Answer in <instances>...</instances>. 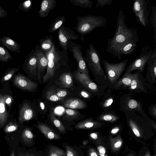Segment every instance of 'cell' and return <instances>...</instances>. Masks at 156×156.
<instances>
[{
    "mask_svg": "<svg viewBox=\"0 0 156 156\" xmlns=\"http://www.w3.org/2000/svg\"><path fill=\"white\" fill-rule=\"evenodd\" d=\"M45 52L48 63L46 73L43 78L42 83L54 76L55 71L60 66L61 61L67 57L66 51H60L54 43L50 51Z\"/></svg>",
    "mask_w": 156,
    "mask_h": 156,
    "instance_id": "obj_4",
    "label": "cell"
},
{
    "mask_svg": "<svg viewBox=\"0 0 156 156\" xmlns=\"http://www.w3.org/2000/svg\"><path fill=\"white\" fill-rule=\"evenodd\" d=\"M65 113L67 117L71 119L75 118L78 115L79 113L76 110L71 109H67L66 110Z\"/></svg>",
    "mask_w": 156,
    "mask_h": 156,
    "instance_id": "obj_44",
    "label": "cell"
},
{
    "mask_svg": "<svg viewBox=\"0 0 156 156\" xmlns=\"http://www.w3.org/2000/svg\"><path fill=\"white\" fill-rule=\"evenodd\" d=\"M7 11L0 5V19L5 18L7 16Z\"/></svg>",
    "mask_w": 156,
    "mask_h": 156,
    "instance_id": "obj_50",
    "label": "cell"
},
{
    "mask_svg": "<svg viewBox=\"0 0 156 156\" xmlns=\"http://www.w3.org/2000/svg\"><path fill=\"white\" fill-rule=\"evenodd\" d=\"M67 49L72 52L73 58L76 59L77 62L78 66L77 71L80 73L89 74V70L83 59L81 47L69 40L67 43Z\"/></svg>",
    "mask_w": 156,
    "mask_h": 156,
    "instance_id": "obj_10",
    "label": "cell"
},
{
    "mask_svg": "<svg viewBox=\"0 0 156 156\" xmlns=\"http://www.w3.org/2000/svg\"><path fill=\"white\" fill-rule=\"evenodd\" d=\"M67 94V91L63 90H59L56 93L58 97L62 98L65 97Z\"/></svg>",
    "mask_w": 156,
    "mask_h": 156,
    "instance_id": "obj_52",
    "label": "cell"
},
{
    "mask_svg": "<svg viewBox=\"0 0 156 156\" xmlns=\"http://www.w3.org/2000/svg\"><path fill=\"white\" fill-rule=\"evenodd\" d=\"M153 156H156V155H154Z\"/></svg>",
    "mask_w": 156,
    "mask_h": 156,
    "instance_id": "obj_58",
    "label": "cell"
},
{
    "mask_svg": "<svg viewBox=\"0 0 156 156\" xmlns=\"http://www.w3.org/2000/svg\"><path fill=\"white\" fill-rule=\"evenodd\" d=\"M144 156H151L150 152L149 151H147L146 152Z\"/></svg>",
    "mask_w": 156,
    "mask_h": 156,
    "instance_id": "obj_56",
    "label": "cell"
},
{
    "mask_svg": "<svg viewBox=\"0 0 156 156\" xmlns=\"http://www.w3.org/2000/svg\"><path fill=\"white\" fill-rule=\"evenodd\" d=\"M126 156H134V154H129Z\"/></svg>",
    "mask_w": 156,
    "mask_h": 156,
    "instance_id": "obj_57",
    "label": "cell"
},
{
    "mask_svg": "<svg viewBox=\"0 0 156 156\" xmlns=\"http://www.w3.org/2000/svg\"><path fill=\"white\" fill-rule=\"evenodd\" d=\"M9 117L5 102V95L0 92V127L6 123Z\"/></svg>",
    "mask_w": 156,
    "mask_h": 156,
    "instance_id": "obj_25",
    "label": "cell"
},
{
    "mask_svg": "<svg viewBox=\"0 0 156 156\" xmlns=\"http://www.w3.org/2000/svg\"><path fill=\"white\" fill-rule=\"evenodd\" d=\"M59 79L61 84L65 87L69 88L73 85V77L69 73L62 74L59 77Z\"/></svg>",
    "mask_w": 156,
    "mask_h": 156,
    "instance_id": "obj_32",
    "label": "cell"
},
{
    "mask_svg": "<svg viewBox=\"0 0 156 156\" xmlns=\"http://www.w3.org/2000/svg\"><path fill=\"white\" fill-rule=\"evenodd\" d=\"M146 80L150 84H154L156 81V54L148 63Z\"/></svg>",
    "mask_w": 156,
    "mask_h": 156,
    "instance_id": "obj_18",
    "label": "cell"
},
{
    "mask_svg": "<svg viewBox=\"0 0 156 156\" xmlns=\"http://www.w3.org/2000/svg\"><path fill=\"white\" fill-rule=\"evenodd\" d=\"M132 9L137 22L142 26L147 27L148 25L149 21L146 0H134Z\"/></svg>",
    "mask_w": 156,
    "mask_h": 156,
    "instance_id": "obj_9",
    "label": "cell"
},
{
    "mask_svg": "<svg viewBox=\"0 0 156 156\" xmlns=\"http://www.w3.org/2000/svg\"><path fill=\"white\" fill-rule=\"evenodd\" d=\"M66 153L67 156H84V152L81 146H71L66 142L62 144Z\"/></svg>",
    "mask_w": 156,
    "mask_h": 156,
    "instance_id": "obj_24",
    "label": "cell"
},
{
    "mask_svg": "<svg viewBox=\"0 0 156 156\" xmlns=\"http://www.w3.org/2000/svg\"><path fill=\"white\" fill-rule=\"evenodd\" d=\"M111 89L109 88L104 93L103 99L99 103L100 107L104 110L111 109L114 102L115 101V94H113Z\"/></svg>",
    "mask_w": 156,
    "mask_h": 156,
    "instance_id": "obj_23",
    "label": "cell"
},
{
    "mask_svg": "<svg viewBox=\"0 0 156 156\" xmlns=\"http://www.w3.org/2000/svg\"><path fill=\"white\" fill-rule=\"evenodd\" d=\"M13 83L15 87L23 90L32 91L37 87L36 83L20 73L14 76Z\"/></svg>",
    "mask_w": 156,
    "mask_h": 156,
    "instance_id": "obj_13",
    "label": "cell"
},
{
    "mask_svg": "<svg viewBox=\"0 0 156 156\" xmlns=\"http://www.w3.org/2000/svg\"><path fill=\"white\" fill-rule=\"evenodd\" d=\"M120 119L119 116L112 112H105L96 119V120L102 122L113 123L116 122Z\"/></svg>",
    "mask_w": 156,
    "mask_h": 156,
    "instance_id": "obj_28",
    "label": "cell"
},
{
    "mask_svg": "<svg viewBox=\"0 0 156 156\" xmlns=\"http://www.w3.org/2000/svg\"><path fill=\"white\" fill-rule=\"evenodd\" d=\"M32 7V2L31 0L25 1L20 3L18 8L23 12H28Z\"/></svg>",
    "mask_w": 156,
    "mask_h": 156,
    "instance_id": "obj_40",
    "label": "cell"
},
{
    "mask_svg": "<svg viewBox=\"0 0 156 156\" xmlns=\"http://www.w3.org/2000/svg\"><path fill=\"white\" fill-rule=\"evenodd\" d=\"M36 136L30 128H26L23 131L22 137L24 143L30 146H33L35 144L34 139Z\"/></svg>",
    "mask_w": 156,
    "mask_h": 156,
    "instance_id": "obj_29",
    "label": "cell"
},
{
    "mask_svg": "<svg viewBox=\"0 0 156 156\" xmlns=\"http://www.w3.org/2000/svg\"><path fill=\"white\" fill-rule=\"evenodd\" d=\"M113 0H97V3L95 7L96 8L98 7H103L109 5L112 3Z\"/></svg>",
    "mask_w": 156,
    "mask_h": 156,
    "instance_id": "obj_46",
    "label": "cell"
},
{
    "mask_svg": "<svg viewBox=\"0 0 156 156\" xmlns=\"http://www.w3.org/2000/svg\"><path fill=\"white\" fill-rule=\"evenodd\" d=\"M47 99L52 101H58L63 99V98L58 97L56 93L51 91H48L46 93Z\"/></svg>",
    "mask_w": 156,
    "mask_h": 156,
    "instance_id": "obj_41",
    "label": "cell"
},
{
    "mask_svg": "<svg viewBox=\"0 0 156 156\" xmlns=\"http://www.w3.org/2000/svg\"><path fill=\"white\" fill-rule=\"evenodd\" d=\"M36 127L48 140H58L62 139L58 133L44 123H38Z\"/></svg>",
    "mask_w": 156,
    "mask_h": 156,
    "instance_id": "obj_17",
    "label": "cell"
},
{
    "mask_svg": "<svg viewBox=\"0 0 156 156\" xmlns=\"http://www.w3.org/2000/svg\"><path fill=\"white\" fill-rule=\"evenodd\" d=\"M0 44L11 52L20 53V44L9 36H3L0 38Z\"/></svg>",
    "mask_w": 156,
    "mask_h": 156,
    "instance_id": "obj_20",
    "label": "cell"
},
{
    "mask_svg": "<svg viewBox=\"0 0 156 156\" xmlns=\"http://www.w3.org/2000/svg\"><path fill=\"white\" fill-rule=\"evenodd\" d=\"M150 114L155 119H156V104L151 105L148 107Z\"/></svg>",
    "mask_w": 156,
    "mask_h": 156,
    "instance_id": "obj_47",
    "label": "cell"
},
{
    "mask_svg": "<svg viewBox=\"0 0 156 156\" xmlns=\"http://www.w3.org/2000/svg\"><path fill=\"white\" fill-rule=\"evenodd\" d=\"M34 115L33 109L28 104H23L19 109L18 120L21 123L32 119Z\"/></svg>",
    "mask_w": 156,
    "mask_h": 156,
    "instance_id": "obj_19",
    "label": "cell"
},
{
    "mask_svg": "<svg viewBox=\"0 0 156 156\" xmlns=\"http://www.w3.org/2000/svg\"><path fill=\"white\" fill-rule=\"evenodd\" d=\"M10 156H15L14 151L12 153ZM22 156H45L42 151L34 150L25 153Z\"/></svg>",
    "mask_w": 156,
    "mask_h": 156,
    "instance_id": "obj_42",
    "label": "cell"
},
{
    "mask_svg": "<svg viewBox=\"0 0 156 156\" xmlns=\"http://www.w3.org/2000/svg\"><path fill=\"white\" fill-rule=\"evenodd\" d=\"M89 142L87 140H85L83 139L82 143V145L81 146L82 148V149H85L86 145L89 143Z\"/></svg>",
    "mask_w": 156,
    "mask_h": 156,
    "instance_id": "obj_55",
    "label": "cell"
},
{
    "mask_svg": "<svg viewBox=\"0 0 156 156\" xmlns=\"http://www.w3.org/2000/svg\"><path fill=\"white\" fill-rule=\"evenodd\" d=\"M105 124L103 122L89 118L78 122L75 125L74 128L77 130H92L101 127Z\"/></svg>",
    "mask_w": 156,
    "mask_h": 156,
    "instance_id": "obj_16",
    "label": "cell"
},
{
    "mask_svg": "<svg viewBox=\"0 0 156 156\" xmlns=\"http://www.w3.org/2000/svg\"><path fill=\"white\" fill-rule=\"evenodd\" d=\"M53 37L51 36H46L41 39L39 42L40 47L42 50L45 52H48L52 47L54 44Z\"/></svg>",
    "mask_w": 156,
    "mask_h": 156,
    "instance_id": "obj_30",
    "label": "cell"
},
{
    "mask_svg": "<svg viewBox=\"0 0 156 156\" xmlns=\"http://www.w3.org/2000/svg\"><path fill=\"white\" fill-rule=\"evenodd\" d=\"M125 16L120 10L117 18L116 28L114 35L109 38L107 44L106 51L119 59L122 58L120 51L127 44L136 43L139 41L137 29L128 28L125 23Z\"/></svg>",
    "mask_w": 156,
    "mask_h": 156,
    "instance_id": "obj_1",
    "label": "cell"
},
{
    "mask_svg": "<svg viewBox=\"0 0 156 156\" xmlns=\"http://www.w3.org/2000/svg\"><path fill=\"white\" fill-rule=\"evenodd\" d=\"M69 1L73 5L83 8H91L93 5L92 2L90 0H70Z\"/></svg>",
    "mask_w": 156,
    "mask_h": 156,
    "instance_id": "obj_38",
    "label": "cell"
},
{
    "mask_svg": "<svg viewBox=\"0 0 156 156\" xmlns=\"http://www.w3.org/2000/svg\"><path fill=\"white\" fill-rule=\"evenodd\" d=\"M98 152L99 156H108L105 154L106 150L103 146H97Z\"/></svg>",
    "mask_w": 156,
    "mask_h": 156,
    "instance_id": "obj_49",
    "label": "cell"
},
{
    "mask_svg": "<svg viewBox=\"0 0 156 156\" xmlns=\"http://www.w3.org/2000/svg\"><path fill=\"white\" fill-rule=\"evenodd\" d=\"M18 70L19 68H9V67L1 78L0 82H3L10 79L13 75L18 71Z\"/></svg>",
    "mask_w": 156,
    "mask_h": 156,
    "instance_id": "obj_37",
    "label": "cell"
},
{
    "mask_svg": "<svg viewBox=\"0 0 156 156\" xmlns=\"http://www.w3.org/2000/svg\"><path fill=\"white\" fill-rule=\"evenodd\" d=\"M141 51L140 55L127 66L124 73H130L133 70H137L142 73L148 62L156 54L155 51L145 47Z\"/></svg>",
    "mask_w": 156,
    "mask_h": 156,
    "instance_id": "obj_7",
    "label": "cell"
},
{
    "mask_svg": "<svg viewBox=\"0 0 156 156\" xmlns=\"http://www.w3.org/2000/svg\"><path fill=\"white\" fill-rule=\"evenodd\" d=\"M151 12L150 21L154 30V38L156 41V6L153 5L151 7Z\"/></svg>",
    "mask_w": 156,
    "mask_h": 156,
    "instance_id": "obj_39",
    "label": "cell"
},
{
    "mask_svg": "<svg viewBox=\"0 0 156 156\" xmlns=\"http://www.w3.org/2000/svg\"><path fill=\"white\" fill-rule=\"evenodd\" d=\"M12 58L9 52L3 46L0 45V62L11 61Z\"/></svg>",
    "mask_w": 156,
    "mask_h": 156,
    "instance_id": "obj_36",
    "label": "cell"
},
{
    "mask_svg": "<svg viewBox=\"0 0 156 156\" xmlns=\"http://www.w3.org/2000/svg\"><path fill=\"white\" fill-rule=\"evenodd\" d=\"M133 73H124L123 76L119 79L111 89L115 90L127 89L131 85Z\"/></svg>",
    "mask_w": 156,
    "mask_h": 156,
    "instance_id": "obj_21",
    "label": "cell"
},
{
    "mask_svg": "<svg viewBox=\"0 0 156 156\" xmlns=\"http://www.w3.org/2000/svg\"><path fill=\"white\" fill-rule=\"evenodd\" d=\"M75 75L76 79L89 91L98 96L103 95L107 88L94 83L90 79L89 74L77 70Z\"/></svg>",
    "mask_w": 156,
    "mask_h": 156,
    "instance_id": "obj_8",
    "label": "cell"
},
{
    "mask_svg": "<svg viewBox=\"0 0 156 156\" xmlns=\"http://www.w3.org/2000/svg\"><path fill=\"white\" fill-rule=\"evenodd\" d=\"M76 31L81 34L80 39L83 41V36L90 32L95 28L105 26L107 19L100 16L89 15L84 16H76Z\"/></svg>",
    "mask_w": 156,
    "mask_h": 156,
    "instance_id": "obj_3",
    "label": "cell"
},
{
    "mask_svg": "<svg viewBox=\"0 0 156 156\" xmlns=\"http://www.w3.org/2000/svg\"><path fill=\"white\" fill-rule=\"evenodd\" d=\"M63 105L66 108L73 109L83 108L86 106L85 102L83 101L74 98L66 99Z\"/></svg>",
    "mask_w": 156,
    "mask_h": 156,
    "instance_id": "obj_27",
    "label": "cell"
},
{
    "mask_svg": "<svg viewBox=\"0 0 156 156\" xmlns=\"http://www.w3.org/2000/svg\"><path fill=\"white\" fill-rule=\"evenodd\" d=\"M18 128V126L16 123L10 122L5 126V131L7 133L12 132L16 130Z\"/></svg>",
    "mask_w": 156,
    "mask_h": 156,
    "instance_id": "obj_43",
    "label": "cell"
},
{
    "mask_svg": "<svg viewBox=\"0 0 156 156\" xmlns=\"http://www.w3.org/2000/svg\"><path fill=\"white\" fill-rule=\"evenodd\" d=\"M86 56H83V59L88 65L90 69L94 76L98 84L110 88L105 73L101 64V58L96 48L93 44H89V48L85 49Z\"/></svg>",
    "mask_w": 156,
    "mask_h": 156,
    "instance_id": "obj_2",
    "label": "cell"
},
{
    "mask_svg": "<svg viewBox=\"0 0 156 156\" xmlns=\"http://www.w3.org/2000/svg\"><path fill=\"white\" fill-rule=\"evenodd\" d=\"M65 21L66 18L65 16H61L56 17L51 24L48 32L51 33H53L63 25Z\"/></svg>",
    "mask_w": 156,
    "mask_h": 156,
    "instance_id": "obj_33",
    "label": "cell"
},
{
    "mask_svg": "<svg viewBox=\"0 0 156 156\" xmlns=\"http://www.w3.org/2000/svg\"><path fill=\"white\" fill-rule=\"evenodd\" d=\"M23 69L32 76L36 74L37 61L34 49H32L28 55L23 65Z\"/></svg>",
    "mask_w": 156,
    "mask_h": 156,
    "instance_id": "obj_14",
    "label": "cell"
},
{
    "mask_svg": "<svg viewBox=\"0 0 156 156\" xmlns=\"http://www.w3.org/2000/svg\"><path fill=\"white\" fill-rule=\"evenodd\" d=\"M87 149V156H99L98 151L94 147L90 146H88Z\"/></svg>",
    "mask_w": 156,
    "mask_h": 156,
    "instance_id": "obj_45",
    "label": "cell"
},
{
    "mask_svg": "<svg viewBox=\"0 0 156 156\" xmlns=\"http://www.w3.org/2000/svg\"><path fill=\"white\" fill-rule=\"evenodd\" d=\"M147 82L143 77L142 73L139 71L133 73V77L131 85L127 90L129 93L143 92L147 94Z\"/></svg>",
    "mask_w": 156,
    "mask_h": 156,
    "instance_id": "obj_11",
    "label": "cell"
},
{
    "mask_svg": "<svg viewBox=\"0 0 156 156\" xmlns=\"http://www.w3.org/2000/svg\"><path fill=\"white\" fill-rule=\"evenodd\" d=\"M129 59H126L119 63H112L103 60L101 62L105 70V73L111 88L115 83L125 69Z\"/></svg>",
    "mask_w": 156,
    "mask_h": 156,
    "instance_id": "obj_5",
    "label": "cell"
},
{
    "mask_svg": "<svg viewBox=\"0 0 156 156\" xmlns=\"http://www.w3.org/2000/svg\"><path fill=\"white\" fill-rule=\"evenodd\" d=\"M56 5V0H42L40 9L38 12L39 16L41 18L47 17L50 11L55 8Z\"/></svg>",
    "mask_w": 156,
    "mask_h": 156,
    "instance_id": "obj_22",
    "label": "cell"
},
{
    "mask_svg": "<svg viewBox=\"0 0 156 156\" xmlns=\"http://www.w3.org/2000/svg\"><path fill=\"white\" fill-rule=\"evenodd\" d=\"M44 153L45 156H67L65 151L52 144L46 146Z\"/></svg>",
    "mask_w": 156,
    "mask_h": 156,
    "instance_id": "obj_26",
    "label": "cell"
},
{
    "mask_svg": "<svg viewBox=\"0 0 156 156\" xmlns=\"http://www.w3.org/2000/svg\"><path fill=\"white\" fill-rule=\"evenodd\" d=\"M120 130V127L118 126H115L111 131V133L112 134H115L117 133Z\"/></svg>",
    "mask_w": 156,
    "mask_h": 156,
    "instance_id": "obj_54",
    "label": "cell"
},
{
    "mask_svg": "<svg viewBox=\"0 0 156 156\" xmlns=\"http://www.w3.org/2000/svg\"><path fill=\"white\" fill-rule=\"evenodd\" d=\"M37 61L38 76H40L47 67L48 61L45 51L41 49L40 46L37 45L34 48Z\"/></svg>",
    "mask_w": 156,
    "mask_h": 156,
    "instance_id": "obj_15",
    "label": "cell"
},
{
    "mask_svg": "<svg viewBox=\"0 0 156 156\" xmlns=\"http://www.w3.org/2000/svg\"><path fill=\"white\" fill-rule=\"evenodd\" d=\"M137 43H131L126 45L120 51V55L122 56V55H130L136 50Z\"/></svg>",
    "mask_w": 156,
    "mask_h": 156,
    "instance_id": "obj_35",
    "label": "cell"
},
{
    "mask_svg": "<svg viewBox=\"0 0 156 156\" xmlns=\"http://www.w3.org/2000/svg\"><path fill=\"white\" fill-rule=\"evenodd\" d=\"M133 94H125L120 98L119 109L123 112L130 111L138 112L150 124L153 121L149 118L143 110L141 104L131 96Z\"/></svg>",
    "mask_w": 156,
    "mask_h": 156,
    "instance_id": "obj_6",
    "label": "cell"
},
{
    "mask_svg": "<svg viewBox=\"0 0 156 156\" xmlns=\"http://www.w3.org/2000/svg\"><path fill=\"white\" fill-rule=\"evenodd\" d=\"M79 35L73 30L62 25L59 29L58 32V40L63 50L66 51L67 45L70 40H76Z\"/></svg>",
    "mask_w": 156,
    "mask_h": 156,
    "instance_id": "obj_12",
    "label": "cell"
},
{
    "mask_svg": "<svg viewBox=\"0 0 156 156\" xmlns=\"http://www.w3.org/2000/svg\"><path fill=\"white\" fill-rule=\"evenodd\" d=\"M80 94L82 97L86 98H89L91 96V94L86 90L81 91Z\"/></svg>",
    "mask_w": 156,
    "mask_h": 156,
    "instance_id": "obj_51",
    "label": "cell"
},
{
    "mask_svg": "<svg viewBox=\"0 0 156 156\" xmlns=\"http://www.w3.org/2000/svg\"><path fill=\"white\" fill-rule=\"evenodd\" d=\"M5 102L6 105L10 108L12 104L13 98L12 96L9 95L5 94Z\"/></svg>",
    "mask_w": 156,
    "mask_h": 156,
    "instance_id": "obj_48",
    "label": "cell"
},
{
    "mask_svg": "<svg viewBox=\"0 0 156 156\" xmlns=\"http://www.w3.org/2000/svg\"><path fill=\"white\" fill-rule=\"evenodd\" d=\"M89 137L92 140H96L98 138V133L96 132L92 133L89 134Z\"/></svg>",
    "mask_w": 156,
    "mask_h": 156,
    "instance_id": "obj_53",
    "label": "cell"
},
{
    "mask_svg": "<svg viewBox=\"0 0 156 156\" xmlns=\"http://www.w3.org/2000/svg\"><path fill=\"white\" fill-rule=\"evenodd\" d=\"M110 142L112 150L115 152L120 149L122 145L123 141L119 135L115 138L111 137Z\"/></svg>",
    "mask_w": 156,
    "mask_h": 156,
    "instance_id": "obj_34",
    "label": "cell"
},
{
    "mask_svg": "<svg viewBox=\"0 0 156 156\" xmlns=\"http://www.w3.org/2000/svg\"><path fill=\"white\" fill-rule=\"evenodd\" d=\"M50 118L53 124L60 133L63 135L67 133V129L63 123L55 116L52 112L50 113Z\"/></svg>",
    "mask_w": 156,
    "mask_h": 156,
    "instance_id": "obj_31",
    "label": "cell"
}]
</instances>
